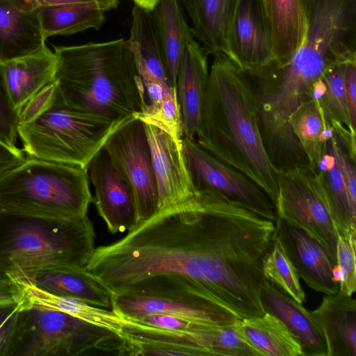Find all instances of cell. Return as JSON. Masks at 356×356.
<instances>
[{
  "label": "cell",
  "mask_w": 356,
  "mask_h": 356,
  "mask_svg": "<svg viewBox=\"0 0 356 356\" xmlns=\"http://www.w3.org/2000/svg\"><path fill=\"white\" fill-rule=\"evenodd\" d=\"M337 232L335 275L339 291L352 296L356 290V232Z\"/></svg>",
  "instance_id": "e575fe53"
},
{
  "label": "cell",
  "mask_w": 356,
  "mask_h": 356,
  "mask_svg": "<svg viewBox=\"0 0 356 356\" xmlns=\"http://www.w3.org/2000/svg\"><path fill=\"white\" fill-rule=\"evenodd\" d=\"M18 286L9 278H0V307L17 305L21 300Z\"/></svg>",
  "instance_id": "7bdbcfd3"
},
{
  "label": "cell",
  "mask_w": 356,
  "mask_h": 356,
  "mask_svg": "<svg viewBox=\"0 0 356 356\" xmlns=\"http://www.w3.org/2000/svg\"><path fill=\"white\" fill-rule=\"evenodd\" d=\"M47 292L111 309V293L85 268L54 264L38 270L30 282Z\"/></svg>",
  "instance_id": "7402d4cb"
},
{
  "label": "cell",
  "mask_w": 356,
  "mask_h": 356,
  "mask_svg": "<svg viewBox=\"0 0 356 356\" xmlns=\"http://www.w3.org/2000/svg\"><path fill=\"white\" fill-rule=\"evenodd\" d=\"M137 118L143 122H149L163 128L178 143L182 144V123L175 87H170L167 90L157 105H147L144 113Z\"/></svg>",
  "instance_id": "836d02e7"
},
{
  "label": "cell",
  "mask_w": 356,
  "mask_h": 356,
  "mask_svg": "<svg viewBox=\"0 0 356 356\" xmlns=\"http://www.w3.org/2000/svg\"><path fill=\"white\" fill-rule=\"evenodd\" d=\"M38 8L27 0H0V64L48 47Z\"/></svg>",
  "instance_id": "d6986e66"
},
{
  "label": "cell",
  "mask_w": 356,
  "mask_h": 356,
  "mask_svg": "<svg viewBox=\"0 0 356 356\" xmlns=\"http://www.w3.org/2000/svg\"><path fill=\"white\" fill-rule=\"evenodd\" d=\"M262 275L265 280L298 302L302 304L305 301L297 270L282 243L274 235L262 261Z\"/></svg>",
  "instance_id": "1f68e13d"
},
{
  "label": "cell",
  "mask_w": 356,
  "mask_h": 356,
  "mask_svg": "<svg viewBox=\"0 0 356 356\" xmlns=\"http://www.w3.org/2000/svg\"><path fill=\"white\" fill-rule=\"evenodd\" d=\"M299 1L303 10H305V14H307L309 8V0H299Z\"/></svg>",
  "instance_id": "f6af8a7d"
},
{
  "label": "cell",
  "mask_w": 356,
  "mask_h": 356,
  "mask_svg": "<svg viewBox=\"0 0 356 356\" xmlns=\"http://www.w3.org/2000/svg\"><path fill=\"white\" fill-rule=\"evenodd\" d=\"M27 1L34 8L66 4H90L108 11L116 8L120 0H27Z\"/></svg>",
  "instance_id": "b9f144b4"
},
{
  "label": "cell",
  "mask_w": 356,
  "mask_h": 356,
  "mask_svg": "<svg viewBox=\"0 0 356 356\" xmlns=\"http://www.w3.org/2000/svg\"><path fill=\"white\" fill-rule=\"evenodd\" d=\"M315 176L336 232H356V209L350 204L346 185L329 143L326 141Z\"/></svg>",
  "instance_id": "83f0119b"
},
{
  "label": "cell",
  "mask_w": 356,
  "mask_h": 356,
  "mask_svg": "<svg viewBox=\"0 0 356 356\" xmlns=\"http://www.w3.org/2000/svg\"><path fill=\"white\" fill-rule=\"evenodd\" d=\"M19 312L18 305L0 307V356H7Z\"/></svg>",
  "instance_id": "f35d334b"
},
{
  "label": "cell",
  "mask_w": 356,
  "mask_h": 356,
  "mask_svg": "<svg viewBox=\"0 0 356 356\" xmlns=\"http://www.w3.org/2000/svg\"><path fill=\"white\" fill-rule=\"evenodd\" d=\"M26 158L23 149L10 148L0 141V177L23 163Z\"/></svg>",
  "instance_id": "60d3db41"
},
{
  "label": "cell",
  "mask_w": 356,
  "mask_h": 356,
  "mask_svg": "<svg viewBox=\"0 0 356 356\" xmlns=\"http://www.w3.org/2000/svg\"><path fill=\"white\" fill-rule=\"evenodd\" d=\"M276 216L285 218L314 238L336 266L337 232L315 176L299 168L277 171Z\"/></svg>",
  "instance_id": "30bf717a"
},
{
  "label": "cell",
  "mask_w": 356,
  "mask_h": 356,
  "mask_svg": "<svg viewBox=\"0 0 356 356\" xmlns=\"http://www.w3.org/2000/svg\"><path fill=\"white\" fill-rule=\"evenodd\" d=\"M343 63L329 67L322 74L324 91L316 101L326 124L339 122L345 125L353 134L355 131L350 122L348 106L343 78Z\"/></svg>",
  "instance_id": "d6a6232c"
},
{
  "label": "cell",
  "mask_w": 356,
  "mask_h": 356,
  "mask_svg": "<svg viewBox=\"0 0 356 356\" xmlns=\"http://www.w3.org/2000/svg\"><path fill=\"white\" fill-rule=\"evenodd\" d=\"M207 55L191 37L181 57L175 83L183 136L195 138L199 131L206 93L209 69Z\"/></svg>",
  "instance_id": "ac0fdd59"
},
{
  "label": "cell",
  "mask_w": 356,
  "mask_h": 356,
  "mask_svg": "<svg viewBox=\"0 0 356 356\" xmlns=\"http://www.w3.org/2000/svg\"><path fill=\"white\" fill-rule=\"evenodd\" d=\"M19 113L14 107L0 64V141L13 149L18 138Z\"/></svg>",
  "instance_id": "d590c367"
},
{
  "label": "cell",
  "mask_w": 356,
  "mask_h": 356,
  "mask_svg": "<svg viewBox=\"0 0 356 356\" xmlns=\"http://www.w3.org/2000/svg\"><path fill=\"white\" fill-rule=\"evenodd\" d=\"M239 321L226 324L195 322L183 330L136 325L131 331V340L137 355L143 356H260L243 335Z\"/></svg>",
  "instance_id": "ba28073f"
},
{
  "label": "cell",
  "mask_w": 356,
  "mask_h": 356,
  "mask_svg": "<svg viewBox=\"0 0 356 356\" xmlns=\"http://www.w3.org/2000/svg\"><path fill=\"white\" fill-rule=\"evenodd\" d=\"M134 3L151 11L158 0H133Z\"/></svg>",
  "instance_id": "ee69618b"
},
{
  "label": "cell",
  "mask_w": 356,
  "mask_h": 356,
  "mask_svg": "<svg viewBox=\"0 0 356 356\" xmlns=\"http://www.w3.org/2000/svg\"><path fill=\"white\" fill-rule=\"evenodd\" d=\"M118 333L56 310L29 308L19 313L7 356H125Z\"/></svg>",
  "instance_id": "52a82bcc"
},
{
  "label": "cell",
  "mask_w": 356,
  "mask_h": 356,
  "mask_svg": "<svg viewBox=\"0 0 356 356\" xmlns=\"http://www.w3.org/2000/svg\"><path fill=\"white\" fill-rule=\"evenodd\" d=\"M46 39L54 35H69L89 29H99L105 12L90 4H66L38 8Z\"/></svg>",
  "instance_id": "f546056e"
},
{
  "label": "cell",
  "mask_w": 356,
  "mask_h": 356,
  "mask_svg": "<svg viewBox=\"0 0 356 356\" xmlns=\"http://www.w3.org/2000/svg\"><path fill=\"white\" fill-rule=\"evenodd\" d=\"M124 319L137 325L167 330H186L195 323V321L168 314H153L138 318Z\"/></svg>",
  "instance_id": "8d00e7d4"
},
{
  "label": "cell",
  "mask_w": 356,
  "mask_h": 356,
  "mask_svg": "<svg viewBox=\"0 0 356 356\" xmlns=\"http://www.w3.org/2000/svg\"><path fill=\"white\" fill-rule=\"evenodd\" d=\"M127 40L144 86L147 104L156 106L172 86L150 11L136 4L132 8L130 35Z\"/></svg>",
  "instance_id": "2e32d148"
},
{
  "label": "cell",
  "mask_w": 356,
  "mask_h": 356,
  "mask_svg": "<svg viewBox=\"0 0 356 356\" xmlns=\"http://www.w3.org/2000/svg\"><path fill=\"white\" fill-rule=\"evenodd\" d=\"M289 124L309 162V170L314 175L322 158L326 140L323 133L330 125L314 99L300 104L290 115Z\"/></svg>",
  "instance_id": "4dcf8cb0"
},
{
  "label": "cell",
  "mask_w": 356,
  "mask_h": 356,
  "mask_svg": "<svg viewBox=\"0 0 356 356\" xmlns=\"http://www.w3.org/2000/svg\"><path fill=\"white\" fill-rule=\"evenodd\" d=\"M170 83L175 88L184 47L193 35L178 0H158L150 11Z\"/></svg>",
  "instance_id": "484cf974"
},
{
  "label": "cell",
  "mask_w": 356,
  "mask_h": 356,
  "mask_svg": "<svg viewBox=\"0 0 356 356\" xmlns=\"http://www.w3.org/2000/svg\"><path fill=\"white\" fill-rule=\"evenodd\" d=\"M261 299L265 311L277 317L298 341L302 355L327 356L324 336L311 312L264 279Z\"/></svg>",
  "instance_id": "ffe728a7"
},
{
  "label": "cell",
  "mask_w": 356,
  "mask_h": 356,
  "mask_svg": "<svg viewBox=\"0 0 356 356\" xmlns=\"http://www.w3.org/2000/svg\"><path fill=\"white\" fill-rule=\"evenodd\" d=\"M95 238L88 215L45 218L0 211V278L30 282L54 264L85 268Z\"/></svg>",
  "instance_id": "277c9868"
},
{
  "label": "cell",
  "mask_w": 356,
  "mask_h": 356,
  "mask_svg": "<svg viewBox=\"0 0 356 356\" xmlns=\"http://www.w3.org/2000/svg\"><path fill=\"white\" fill-rule=\"evenodd\" d=\"M134 198L136 223L154 215L158 196L149 145L143 122L134 118L113 131L103 146Z\"/></svg>",
  "instance_id": "9c48e42d"
},
{
  "label": "cell",
  "mask_w": 356,
  "mask_h": 356,
  "mask_svg": "<svg viewBox=\"0 0 356 356\" xmlns=\"http://www.w3.org/2000/svg\"><path fill=\"white\" fill-rule=\"evenodd\" d=\"M155 213L95 247L85 268L110 293L186 292L238 319L262 316V261L275 222L218 194Z\"/></svg>",
  "instance_id": "6da1fadb"
},
{
  "label": "cell",
  "mask_w": 356,
  "mask_h": 356,
  "mask_svg": "<svg viewBox=\"0 0 356 356\" xmlns=\"http://www.w3.org/2000/svg\"><path fill=\"white\" fill-rule=\"evenodd\" d=\"M13 281L21 292V300L18 304L20 311L33 307L60 311L112 330L120 335L122 333L124 319L111 309L91 305L79 298L47 292L31 282Z\"/></svg>",
  "instance_id": "cb8c5ba5"
},
{
  "label": "cell",
  "mask_w": 356,
  "mask_h": 356,
  "mask_svg": "<svg viewBox=\"0 0 356 356\" xmlns=\"http://www.w3.org/2000/svg\"><path fill=\"white\" fill-rule=\"evenodd\" d=\"M5 82L15 109L56 79V57L49 48L1 64Z\"/></svg>",
  "instance_id": "603a6c76"
},
{
  "label": "cell",
  "mask_w": 356,
  "mask_h": 356,
  "mask_svg": "<svg viewBox=\"0 0 356 356\" xmlns=\"http://www.w3.org/2000/svg\"><path fill=\"white\" fill-rule=\"evenodd\" d=\"M111 310L123 318L153 314H168L195 322L226 324L238 320L229 318L209 304L186 293L159 295H111Z\"/></svg>",
  "instance_id": "e0dca14e"
},
{
  "label": "cell",
  "mask_w": 356,
  "mask_h": 356,
  "mask_svg": "<svg viewBox=\"0 0 356 356\" xmlns=\"http://www.w3.org/2000/svg\"><path fill=\"white\" fill-rule=\"evenodd\" d=\"M274 236L282 243L297 273L312 289L324 295L339 291L335 266L323 246L293 222L276 216Z\"/></svg>",
  "instance_id": "9a60e30c"
},
{
  "label": "cell",
  "mask_w": 356,
  "mask_h": 356,
  "mask_svg": "<svg viewBox=\"0 0 356 356\" xmlns=\"http://www.w3.org/2000/svg\"><path fill=\"white\" fill-rule=\"evenodd\" d=\"M125 122L68 106L56 87L51 103L19 124L18 137L29 158L87 167L111 134Z\"/></svg>",
  "instance_id": "8992f818"
},
{
  "label": "cell",
  "mask_w": 356,
  "mask_h": 356,
  "mask_svg": "<svg viewBox=\"0 0 356 356\" xmlns=\"http://www.w3.org/2000/svg\"><path fill=\"white\" fill-rule=\"evenodd\" d=\"M182 148L193 183L200 191L218 194L275 222V208L266 193L247 175L218 160L196 141L183 136Z\"/></svg>",
  "instance_id": "8fae6325"
},
{
  "label": "cell",
  "mask_w": 356,
  "mask_h": 356,
  "mask_svg": "<svg viewBox=\"0 0 356 356\" xmlns=\"http://www.w3.org/2000/svg\"><path fill=\"white\" fill-rule=\"evenodd\" d=\"M143 122L149 145L157 190L155 213L197 206L200 195L188 168L182 144L178 143L163 128Z\"/></svg>",
  "instance_id": "7c38bea8"
},
{
  "label": "cell",
  "mask_w": 356,
  "mask_h": 356,
  "mask_svg": "<svg viewBox=\"0 0 356 356\" xmlns=\"http://www.w3.org/2000/svg\"><path fill=\"white\" fill-rule=\"evenodd\" d=\"M56 83L68 106L127 122L145 111L142 79L127 40L54 46Z\"/></svg>",
  "instance_id": "3957f363"
},
{
  "label": "cell",
  "mask_w": 356,
  "mask_h": 356,
  "mask_svg": "<svg viewBox=\"0 0 356 356\" xmlns=\"http://www.w3.org/2000/svg\"><path fill=\"white\" fill-rule=\"evenodd\" d=\"M273 38V63L286 64L302 44L307 17L299 0H264Z\"/></svg>",
  "instance_id": "4316f807"
},
{
  "label": "cell",
  "mask_w": 356,
  "mask_h": 356,
  "mask_svg": "<svg viewBox=\"0 0 356 356\" xmlns=\"http://www.w3.org/2000/svg\"><path fill=\"white\" fill-rule=\"evenodd\" d=\"M239 328L260 356L302 355L300 346L286 325L268 312L260 316L240 320Z\"/></svg>",
  "instance_id": "f1b7e54d"
},
{
  "label": "cell",
  "mask_w": 356,
  "mask_h": 356,
  "mask_svg": "<svg viewBox=\"0 0 356 356\" xmlns=\"http://www.w3.org/2000/svg\"><path fill=\"white\" fill-rule=\"evenodd\" d=\"M95 194L92 203L111 234L128 231L136 223L133 193L102 147L87 165Z\"/></svg>",
  "instance_id": "5bb4252c"
},
{
  "label": "cell",
  "mask_w": 356,
  "mask_h": 356,
  "mask_svg": "<svg viewBox=\"0 0 356 356\" xmlns=\"http://www.w3.org/2000/svg\"><path fill=\"white\" fill-rule=\"evenodd\" d=\"M87 167L29 158L0 177V211L45 218L88 215Z\"/></svg>",
  "instance_id": "5b68a950"
},
{
  "label": "cell",
  "mask_w": 356,
  "mask_h": 356,
  "mask_svg": "<svg viewBox=\"0 0 356 356\" xmlns=\"http://www.w3.org/2000/svg\"><path fill=\"white\" fill-rule=\"evenodd\" d=\"M226 55L244 73L273 61L271 26L264 0H236L227 33Z\"/></svg>",
  "instance_id": "4fadbf2b"
},
{
  "label": "cell",
  "mask_w": 356,
  "mask_h": 356,
  "mask_svg": "<svg viewBox=\"0 0 356 356\" xmlns=\"http://www.w3.org/2000/svg\"><path fill=\"white\" fill-rule=\"evenodd\" d=\"M343 78L351 125L356 130V58L343 63Z\"/></svg>",
  "instance_id": "ab89813d"
},
{
  "label": "cell",
  "mask_w": 356,
  "mask_h": 356,
  "mask_svg": "<svg viewBox=\"0 0 356 356\" xmlns=\"http://www.w3.org/2000/svg\"><path fill=\"white\" fill-rule=\"evenodd\" d=\"M192 31L207 56L226 54V38L236 0H180Z\"/></svg>",
  "instance_id": "d4e9b609"
},
{
  "label": "cell",
  "mask_w": 356,
  "mask_h": 356,
  "mask_svg": "<svg viewBox=\"0 0 356 356\" xmlns=\"http://www.w3.org/2000/svg\"><path fill=\"white\" fill-rule=\"evenodd\" d=\"M56 92V84L54 81L30 99L19 112V124L29 121L44 109L53 100Z\"/></svg>",
  "instance_id": "74e56055"
},
{
  "label": "cell",
  "mask_w": 356,
  "mask_h": 356,
  "mask_svg": "<svg viewBox=\"0 0 356 356\" xmlns=\"http://www.w3.org/2000/svg\"><path fill=\"white\" fill-rule=\"evenodd\" d=\"M324 336L327 356H356V301L339 291L311 312Z\"/></svg>",
  "instance_id": "44dd1931"
},
{
  "label": "cell",
  "mask_w": 356,
  "mask_h": 356,
  "mask_svg": "<svg viewBox=\"0 0 356 356\" xmlns=\"http://www.w3.org/2000/svg\"><path fill=\"white\" fill-rule=\"evenodd\" d=\"M195 140L254 181L275 207L277 170L261 136L255 93L245 74L222 53L213 56Z\"/></svg>",
  "instance_id": "7a4b0ae2"
}]
</instances>
